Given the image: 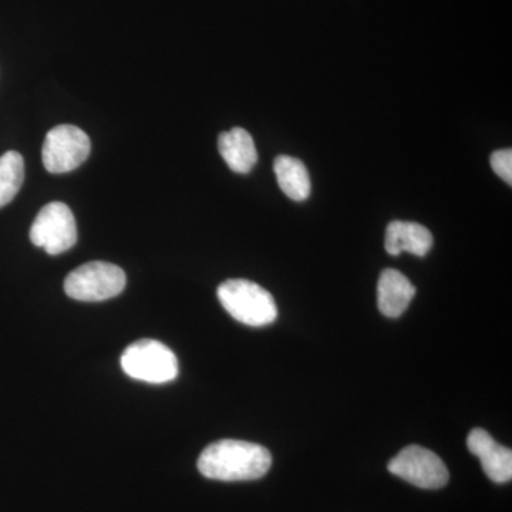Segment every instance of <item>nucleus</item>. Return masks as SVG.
<instances>
[{
    "label": "nucleus",
    "mask_w": 512,
    "mask_h": 512,
    "mask_svg": "<svg viewBox=\"0 0 512 512\" xmlns=\"http://www.w3.org/2000/svg\"><path fill=\"white\" fill-rule=\"evenodd\" d=\"M271 466L272 456L265 447L242 440L215 441L198 458L202 476L228 483L258 480Z\"/></svg>",
    "instance_id": "obj_1"
},
{
    "label": "nucleus",
    "mask_w": 512,
    "mask_h": 512,
    "mask_svg": "<svg viewBox=\"0 0 512 512\" xmlns=\"http://www.w3.org/2000/svg\"><path fill=\"white\" fill-rule=\"evenodd\" d=\"M218 299L232 318L252 328L271 325L278 318L274 296L247 279L222 282L218 286Z\"/></svg>",
    "instance_id": "obj_2"
},
{
    "label": "nucleus",
    "mask_w": 512,
    "mask_h": 512,
    "mask_svg": "<svg viewBox=\"0 0 512 512\" xmlns=\"http://www.w3.org/2000/svg\"><path fill=\"white\" fill-rule=\"evenodd\" d=\"M120 362L123 372L140 382L170 383L178 375L177 356L158 340H137L124 350Z\"/></svg>",
    "instance_id": "obj_3"
},
{
    "label": "nucleus",
    "mask_w": 512,
    "mask_h": 512,
    "mask_svg": "<svg viewBox=\"0 0 512 512\" xmlns=\"http://www.w3.org/2000/svg\"><path fill=\"white\" fill-rule=\"evenodd\" d=\"M126 284V274L120 266L93 261L67 275L64 292L76 301L103 302L119 296Z\"/></svg>",
    "instance_id": "obj_4"
},
{
    "label": "nucleus",
    "mask_w": 512,
    "mask_h": 512,
    "mask_svg": "<svg viewBox=\"0 0 512 512\" xmlns=\"http://www.w3.org/2000/svg\"><path fill=\"white\" fill-rule=\"evenodd\" d=\"M92 143L82 128L60 124L47 133L42 148L43 165L49 173H70L90 156Z\"/></svg>",
    "instance_id": "obj_5"
},
{
    "label": "nucleus",
    "mask_w": 512,
    "mask_h": 512,
    "mask_svg": "<svg viewBox=\"0 0 512 512\" xmlns=\"http://www.w3.org/2000/svg\"><path fill=\"white\" fill-rule=\"evenodd\" d=\"M30 241L49 255L72 249L77 242V225L72 210L63 202H50L40 210L30 228Z\"/></svg>",
    "instance_id": "obj_6"
},
{
    "label": "nucleus",
    "mask_w": 512,
    "mask_h": 512,
    "mask_svg": "<svg viewBox=\"0 0 512 512\" xmlns=\"http://www.w3.org/2000/svg\"><path fill=\"white\" fill-rule=\"evenodd\" d=\"M389 471L394 476L424 490H439L450 478L444 461L433 451L416 444L403 448L392 458Z\"/></svg>",
    "instance_id": "obj_7"
},
{
    "label": "nucleus",
    "mask_w": 512,
    "mask_h": 512,
    "mask_svg": "<svg viewBox=\"0 0 512 512\" xmlns=\"http://www.w3.org/2000/svg\"><path fill=\"white\" fill-rule=\"evenodd\" d=\"M467 447L481 461L484 473L494 483H510L512 478V451L498 444L490 433L483 429L470 431Z\"/></svg>",
    "instance_id": "obj_8"
},
{
    "label": "nucleus",
    "mask_w": 512,
    "mask_h": 512,
    "mask_svg": "<svg viewBox=\"0 0 512 512\" xmlns=\"http://www.w3.org/2000/svg\"><path fill=\"white\" fill-rule=\"evenodd\" d=\"M416 295L412 282L396 269H384L377 285V306L386 318H399Z\"/></svg>",
    "instance_id": "obj_9"
},
{
    "label": "nucleus",
    "mask_w": 512,
    "mask_h": 512,
    "mask_svg": "<svg viewBox=\"0 0 512 512\" xmlns=\"http://www.w3.org/2000/svg\"><path fill=\"white\" fill-rule=\"evenodd\" d=\"M433 247V235L426 227L409 221H393L387 225L384 248L390 255L397 256L409 252L416 256H426Z\"/></svg>",
    "instance_id": "obj_10"
},
{
    "label": "nucleus",
    "mask_w": 512,
    "mask_h": 512,
    "mask_svg": "<svg viewBox=\"0 0 512 512\" xmlns=\"http://www.w3.org/2000/svg\"><path fill=\"white\" fill-rule=\"evenodd\" d=\"M218 150L234 173L247 174L258 161L254 138L244 128L235 127L221 133Z\"/></svg>",
    "instance_id": "obj_11"
},
{
    "label": "nucleus",
    "mask_w": 512,
    "mask_h": 512,
    "mask_svg": "<svg viewBox=\"0 0 512 512\" xmlns=\"http://www.w3.org/2000/svg\"><path fill=\"white\" fill-rule=\"evenodd\" d=\"M276 180L286 197L296 202L305 201L311 195L312 185L308 168L295 157L279 156L275 158Z\"/></svg>",
    "instance_id": "obj_12"
},
{
    "label": "nucleus",
    "mask_w": 512,
    "mask_h": 512,
    "mask_svg": "<svg viewBox=\"0 0 512 512\" xmlns=\"http://www.w3.org/2000/svg\"><path fill=\"white\" fill-rule=\"evenodd\" d=\"M25 180V161L18 151H8L0 157V208L18 195Z\"/></svg>",
    "instance_id": "obj_13"
},
{
    "label": "nucleus",
    "mask_w": 512,
    "mask_h": 512,
    "mask_svg": "<svg viewBox=\"0 0 512 512\" xmlns=\"http://www.w3.org/2000/svg\"><path fill=\"white\" fill-rule=\"evenodd\" d=\"M491 167L498 177L503 178L508 185L512 184V150H498L491 154Z\"/></svg>",
    "instance_id": "obj_14"
}]
</instances>
